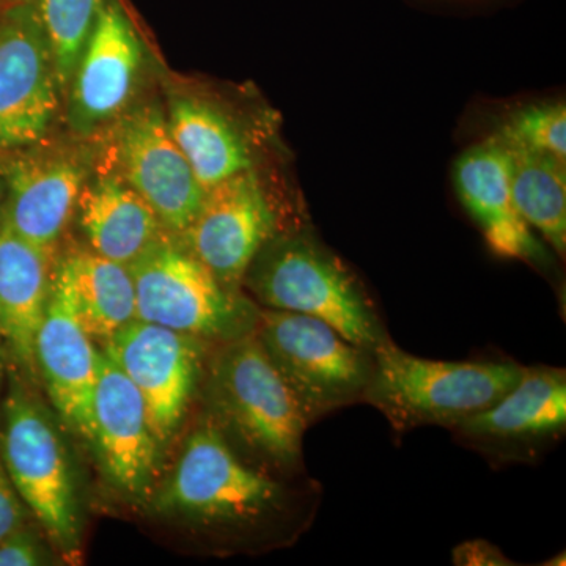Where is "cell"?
Here are the masks:
<instances>
[{"mask_svg": "<svg viewBox=\"0 0 566 566\" xmlns=\"http://www.w3.org/2000/svg\"><path fill=\"white\" fill-rule=\"evenodd\" d=\"M322 483L279 479L245 463L205 417L186 438L150 510L216 539L226 549L292 545L314 523Z\"/></svg>", "mask_w": 566, "mask_h": 566, "instance_id": "6da1fadb", "label": "cell"}, {"mask_svg": "<svg viewBox=\"0 0 566 566\" xmlns=\"http://www.w3.org/2000/svg\"><path fill=\"white\" fill-rule=\"evenodd\" d=\"M202 382L205 417L245 463L279 479L307 476L303 441L311 424L255 333L219 344Z\"/></svg>", "mask_w": 566, "mask_h": 566, "instance_id": "7a4b0ae2", "label": "cell"}, {"mask_svg": "<svg viewBox=\"0 0 566 566\" xmlns=\"http://www.w3.org/2000/svg\"><path fill=\"white\" fill-rule=\"evenodd\" d=\"M241 289L262 308L314 316L370 352L389 340L363 282L308 227L283 229L268 241Z\"/></svg>", "mask_w": 566, "mask_h": 566, "instance_id": "3957f363", "label": "cell"}, {"mask_svg": "<svg viewBox=\"0 0 566 566\" xmlns=\"http://www.w3.org/2000/svg\"><path fill=\"white\" fill-rule=\"evenodd\" d=\"M364 403L374 406L395 433L420 427L453 428L504 397L524 374L513 360L424 359L387 340L375 349Z\"/></svg>", "mask_w": 566, "mask_h": 566, "instance_id": "277c9868", "label": "cell"}, {"mask_svg": "<svg viewBox=\"0 0 566 566\" xmlns=\"http://www.w3.org/2000/svg\"><path fill=\"white\" fill-rule=\"evenodd\" d=\"M0 458L25 509L63 558L81 549L76 471L61 427L39 395L17 375L0 398Z\"/></svg>", "mask_w": 566, "mask_h": 566, "instance_id": "5b68a950", "label": "cell"}, {"mask_svg": "<svg viewBox=\"0 0 566 566\" xmlns=\"http://www.w3.org/2000/svg\"><path fill=\"white\" fill-rule=\"evenodd\" d=\"M129 270L140 322L216 345L255 331L259 305L226 289L172 233L164 234Z\"/></svg>", "mask_w": 566, "mask_h": 566, "instance_id": "8992f818", "label": "cell"}, {"mask_svg": "<svg viewBox=\"0 0 566 566\" xmlns=\"http://www.w3.org/2000/svg\"><path fill=\"white\" fill-rule=\"evenodd\" d=\"M256 338L308 424L364 401L375 354L314 316L260 308Z\"/></svg>", "mask_w": 566, "mask_h": 566, "instance_id": "52a82bcc", "label": "cell"}, {"mask_svg": "<svg viewBox=\"0 0 566 566\" xmlns=\"http://www.w3.org/2000/svg\"><path fill=\"white\" fill-rule=\"evenodd\" d=\"M62 98L36 0H20L0 17V150L43 140Z\"/></svg>", "mask_w": 566, "mask_h": 566, "instance_id": "ba28073f", "label": "cell"}, {"mask_svg": "<svg viewBox=\"0 0 566 566\" xmlns=\"http://www.w3.org/2000/svg\"><path fill=\"white\" fill-rule=\"evenodd\" d=\"M210 342L134 319L104 344V354L139 390L163 449L177 433L202 385Z\"/></svg>", "mask_w": 566, "mask_h": 566, "instance_id": "9c48e42d", "label": "cell"}, {"mask_svg": "<svg viewBox=\"0 0 566 566\" xmlns=\"http://www.w3.org/2000/svg\"><path fill=\"white\" fill-rule=\"evenodd\" d=\"M283 230L277 210L255 169L205 192L182 244L226 289L243 293V279L256 253Z\"/></svg>", "mask_w": 566, "mask_h": 566, "instance_id": "30bf717a", "label": "cell"}, {"mask_svg": "<svg viewBox=\"0 0 566 566\" xmlns=\"http://www.w3.org/2000/svg\"><path fill=\"white\" fill-rule=\"evenodd\" d=\"M566 430L564 368L524 367L512 389L450 428L457 441L495 464L534 463Z\"/></svg>", "mask_w": 566, "mask_h": 566, "instance_id": "8fae6325", "label": "cell"}, {"mask_svg": "<svg viewBox=\"0 0 566 566\" xmlns=\"http://www.w3.org/2000/svg\"><path fill=\"white\" fill-rule=\"evenodd\" d=\"M9 151L0 159V227L54 253L88 180L87 164L76 151L40 147V142Z\"/></svg>", "mask_w": 566, "mask_h": 566, "instance_id": "7c38bea8", "label": "cell"}, {"mask_svg": "<svg viewBox=\"0 0 566 566\" xmlns=\"http://www.w3.org/2000/svg\"><path fill=\"white\" fill-rule=\"evenodd\" d=\"M142 66L144 44L128 14L117 0H102L66 91L71 128L88 137L120 120L136 95Z\"/></svg>", "mask_w": 566, "mask_h": 566, "instance_id": "4fadbf2b", "label": "cell"}, {"mask_svg": "<svg viewBox=\"0 0 566 566\" xmlns=\"http://www.w3.org/2000/svg\"><path fill=\"white\" fill-rule=\"evenodd\" d=\"M117 174L139 193L163 226L181 234L196 218L205 197L156 104L126 112L115 137Z\"/></svg>", "mask_w": 566, "mask_h": 566, "instance_id": "5bb4252c", "label": "cell"}, {"mask_svg": "<svg viewBox=\"0 0 566 566\" xmlns=\"http://www.w3.org/2000/svg\"><path fill=\"white\" fill-rule=\"evenodd\" d=\"M102 352L85 333L69 271L61 262L35 338L36 375L62 422L88 441Z\"/></svg>", "mask_w": 566, "mask_h": 566, "instance_id": "9a60e30c", "label": "cell"}, {"mask_svg": "<svg viewBox=\"0 0 566 566\" xmlns=\"http://www.w3.org/2000/svg\"><path fill=\"white\" fill-rule=\"evenodd\" d=\"M88 442L106 482L128 501H148L159 444L139 390L102 352Z\"/></svg>", "mask_w": 566, "mask_h": 566, "instance_id": "2e32d148", "label": "cell"}, {"mask_svg": "<svg viewBox=\"0 0 566 566\" xmlns=\"http://www.w3.org/2000/svg\"><path fill=\"white\" fill-rule=\"evenodd\" d=\"M453 185L494 255L549 266L546 244L521 218L513 200L509 155L501 142L490 136L468 148L453 167Z\"/></svg>", "mask_w": 566, "mask_h": 566, "instance_id": "e0dca14e", "label": "cell"}, {"mask_svg": "<svg viewBox=\"0 0 566 566\" xmlns=\"http://www.w3.org/2000/svg\"><path fill=\"white\" fill-rule=\"evenodd\" d=\"M52 253L0 227V335L9 359L36 381L35 338L50 301Z\"/></svg>", "mask_w": 566, "mask_h": 566, "instance_id": "ac0fdd59", "label": "cell"}, {"mask_svg": "<svg viewBox=\"0 0 566 566\" xmlns=\"http://www.w3.org/2000/svg\"><path fill=\"white\" fill-rule=\"evenodd\" d=\"M74 216L91 251L126 266L170 233L150 205L117 172L99 175L93 181L88 177Z\"/></svg>", "mask_w": 566, "mask_h": 566, "instance_id": "d6986e66", "label": "cell"}, {"mask_svg": "<svg viewBox=\"0 0 566 566\" xmlns=\"http://www.w3.org/2000/svg\"><path fill=\"white\" fill-rule=\"evenodd\" d=\"M166 120L205 192L227 178L255 169L248 133L218 104L177 96L170 99Z\"/></svg>", "mask_w": 566, "mask_h": 566, "instance_id": "ffe728a7", "label": "cell"}, {"mask_svg": "<svg viewBox=\"0 0 566 566\" xmlns=\"http://www.w3.org/2000/svg\"><path fill=\"white\" fill-rule=\"evenodd\" d=\"M73 285L76 311L85 333L106 344L126 324L137 319L136 289L126 264L91 251H74L62 260Z\"/></svg>", "mask_w": 566, "mask_h": 566, "instance_id": "44dd1931", "label": "cell"}, {"mask_svg": "<svg viewBox=\"0 0 566 566\" xmlns=\"http://www.w3.org/2000/svg\"><path fill=\"white\" fill-rule=\"evenodd\" d=\"M510 188L521 218L543 243L564 259L566 252V161L520 148H506Z\"/></svg>", "mask_w": 566, "mask_h": 566, "instance_id": "7402d4cb", "label": "cell"}, {"mask_svg": "<svg viewBox=\"0 0 566 566\" xmlns=\"http://www.w3.org/2000/svg\"><path fill=\"white\" fill-rule=\"evenodd\" d=\"M54 54L63 98L91 35L102 0H36Z\"/></svg>", "mask_w": 566, "mask_h": 566, "instance_id": "603a6c76", "label": "cell"}, {"mask_svg": "<svg viewBox=\"0 0 566 566\" xmlns=\"http://www.w3.org/2000/svg\"><path fill=\"white\" fill-rule=\"evenodd\" d=\"M491 136L505 148L549 153L566 161L565 103L546 102L521 107Z\"/></svg>", "mask_w": 566, "mask_h": 566, "instance_id": "cb8c5ba5", "label": "cell"}, {"mask_svg": "<svg viewBox=\"0 0 566 566\" xmlns=\"http://www.w3.org/2000/svg\"><path fill=\"white\" fill-rule=\"evenodd\" d=\"M54 553L33 528L22 524L0 542V566L54 565Z\"/></svg>", "mask_w": 566, "mask_h": 566, "instance_id": "d4e9b609", "label": "cell"}, {"mask_svg": "<svg viewBox=\"0 0 566 566\" xmlns=\"http://www.w3.org/2000/svg\"><path fill=\"white\" fill-rule=\"evenodd\" d=\"M25 510L28 509L21 501L17 488L11 483L2 458H0V542L25 524V515H28Z\"/></svg>", "mask_w": 566, "mask_h": 566, "instance_id": "484cf974", "label": "cell"}, {"mask_svg": "<svg viewBox=\"0 0 566 566\" xmlns=\"http://www.w3.org/2000/svg\"><path fill=\"white\" fill-rule=\"evenodd\" d=\"M453 564L460 566H509L515 562L485 539H471L461 543L452 551Z\"/></svg>", "mask_w": 566, "mask_h": 566, "instance_id": "4316f807", "label": "cell"}, {"mask_svg": "<svg viewBox=\"0 0 566 566\" xmlns=\"http://www.w3.org/2000/svg\"><path fill=\"white\" fill-rule=\"evenodd\" d=\"M7 363H9V353H7L6 344L0 335V398H2L3 385L7 379Z\"/></svg>", "mask_w": 566, "mask_h": 566, "instance_id": "83f0119b", "label": "cell"}, {"mask_svg": "<svg viewBox=\"0 0 566 566\" xmlns=\"http://www.w3.org/2000/svg\"><path fill=\"white\" fill-rule=\"evenodd\" d=\"M566 564L565 562V553L558 554V556L551 558V560L545 562V565H562L564 566Z\"/></svg>", "mask_w": 566, "mask_h": 566, "instance_id": "f1b7e54d", "label": "cell"}, {"mask_svg": "<svg viewBox=\"0 0 566 566\" xmlns=\"http://www.w3.org/2000/svg\"><path fill=\"white\" fill-rule=\"evenodd\" d=\"M2 202H3V182H2V177H0V210H2Z\"/></svg>", "mask_w": 566, "mask_h": 566, "instance_id": "f546056e", "label": "cell"}, {"mask_svg": "<svg viewBox=\"0 0 566 566\" xmlns=\"http://www.w3.org/2000/svg\"><path fill=\"white\" fill-rule=\"evenodd\" d=\"M460 2H476V0H460Z\"/></svg>", "mask_w": 566, "mask_h": 566, "instance_id": "4dcf8cb0", "label": "cell"}]
</instances>
